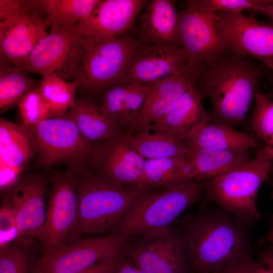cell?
Returning a JSON list of instances; mask_svg holds the SVG:
<instances>
[{"label":"cell","mask_w":273,"mask_h":273,"mask_svg":"<svg viewBox=\"0 0 273 273\" xmlns=\"http://www.w3.org/2000/svg\"><path fill=\"white\" fill-rule=\"evenodd\" d=\"M179 222L188 262L199 273H216L251 257L247 223L221 209L204 210Z\"/></svg>","instance_id":"cell-1"},{"label":"cell","mask_w":273,"mask_h":273,"mask_svg":"<svg viewBox=\"0 0 273 273\" xmlns=\"http://www.w3.org/2000/svg\"><path fill=\"white\" fill-rule=\"evenodd\" d=\"M263 71L253 59L230 52L201 66L195 85L211 102L210 123L233 128L242 123L258 93Z\"/></svg>","instance_id":"cell-2"},{"label":"cell","mask_w":273,"mask_h":273,"mask_svg":"<svg viewBox=\"0 0 273 273\" xmlns=\"http://www.w3.org/2000/svg\"><path fill=\"white\" fill-rule=\"evenodd\" d=\"M140 44L138 38L127 33L102 41L82 34L60 76L78 81L77 90L83 92H104L123 83Z\"/></svg>","instance_id":"cell-3"},{"label":"cell","mask_w":273,"mask_h":273,"mask_svg":"<svg viewBox=\"0 0 273 273\" xmlns=\"http://www.w3.org/2000/svg\"><path fill=\"white\" fill-rule=\"evenodd\" d=\"M76 187L82 234L113 230L136 202L151 190L111 183L87 168L79 171Z\"/></svg>","instance_id":"cell-4"},{"label":"cell","mask_w":273,"mask_h":273,"mask_svg":"<svg viewBox=\"0 0 273 273\" xmlns=\"http://www.w3.org/2000/svg\"><path fill=\"white\" fill-rule=\"evenodd\" d=\"M205 191L201 181L179 183L159 192L151 190L143 196L113 230L127 241L167 230Z\"/></svg>","instance_id":"cell-5"},{"label":"cell","mask_w":273,"mask_h":273,"mask_svg":"<svg viewBox=\"0 0 273 273\" xmlns=\"http://www.w3.org/2000/svg\"><path fill=\"white\" fill-rule=\"evenodd\" d=\"M272 171L273 163L256 155L246 165L201 182L208 200L248 224L261 218L256 205L257 194Z\"/></svg>","instance_id":"cell-6"},{"label":"cell","mask_w":273,"mask_h":273,"mask_svg":"<svg viewBox=\"0 0 273 273\" xmlns=\"http://www.w3.org/2000/svg\"><path fill=\"white\" fill-rule=\"evenodd\" d=\"M27 128L38 167L66 164L80 169L87 168L95 145L82 136L68 112Z\"/></svg>","instance_id":"cell-7"},{"label":"cell","mask_w":273,"mask_h":273,"mask_svg":"<svg viewBox=\"0 0 273 273\" xmlns=\"http://www.w3.org/2000/svg\"><path fill=\"white\" fill-rule=\"evenodd\" d=\"M81 170L68 167L52 178L51 192L43 226L38 238L42 253L56 251L79 238L80 229L76 179Z\"/></svg>","instance_id":"cell-8"},{"label":"cell","mask_w":273,"mask_h":273,"mask_svg":"<svg viewBox=\"0 0 273 273\" xmlns=\"http://www.w3.org/2000/svg\"><path fill=\"white\" fill-rule=\"evenodd\" d=\"M37 0H21L15 12L0 21V65L21 67L48 33Z\"/></svg>","instance_id":"cell-9"},{"label":"cell","mask_w":273,"mask_h":273,"mask_svg":"<svg viewBox=\"0 0 273 273\" xmlns=\"http://www.w3.org/2000/svg\"><path fill=\"white\" fill-rule=\"evenodd\" d=\"M128 241L114 232L106 236L78 238L62 248L41 255L31 273H72L85 270L121 251Z\"/></svg>","instance_id":"cell-10"},{"label":"cell","mask_w":273,"mask_h":273,"mask_svg":"<svg viewBox=\"0 0 273 273\" xmlns=\"http://www.w3.org/2000/svg\"><path fill=\"white\" fill-rule=\"evenodd\" d=\"M215 13L218 31L228 52L257 60L273 71V24L242 13Z\"/></svg>","instance_id":"cell-11"},{"label":"cell","mask_w":273,"mask_h":273,"mask_svg":"<svg viewBox=\"0 0 273 273\" xmlns=\"http://www.w3.org/2000/svg\"><path fill=\"white\" fill-rule=\"evenodd\" d=\"M218 16L196 9L186 1L179 13L180 44L188 64L198 68L213 63L228 52L217 28Z\"/></svg>","instance_id":"cell-12"},{"label":"cell","mask_w":273,"mask_h":273,"mask_svg":"<svg viewBox=\"0 0 273 273\" xmlns=\"http://www.w3.org/2000/svg\"><path fill=\"white\" fill-rule=\"evenodd\" d=\"M145 161L131 146L128 135L119 130L95 145L88 164L96 174L111 183L147 188L143 181Z\"/></svg>","instance_id":"cell-13"},{"label":"cell","mask_w":273,"mask_h":273,"mask_svg":"<svg viewBox=\"0 0 273 273\" xmlns=\"http://www.w3.org/2000/svg\"><path fill=\"white\" fill-rule=\"evenodd\" d=\"M140 238L126 248L125 255L147 273H187L188 260L179 230L170 227Z\"/></svg>","instance_id":"cell-14"},{"label":"cell","mask_w":273,"mask_h":273,"mask_svg":"<svg viewBox=\"0 0 273 273\" xmlns=\"http://www.w3.org/2000/svg\"><path fill=\"white\" fill-rule=\"evenodd\" d=\"M47 181L42 174L26 176L14 185L10 194L19 230L16 244L26 248L29 249L32 238L39 237L43 226Z\"/></svg>","instance_id":"cell-15"},{"label":"cell","mask_w":273,"mask_h":273,"mask_svg":"<svg viewBox=\"0 0 273 273\" xmlns=\"http://www.w3.org/2000/svg\"><path fill=\"white\" fill-rule=\"evenodd\" d=\"M147 2L144 0H99L92 12L79 21L80 33L102 41L127 34Z\"/></svg>","instance_id":"cell-16"},{"label":"cell","mask_w":273,"mask_h":273,"mask_svg":"<svg viewBox=\"0 0 273 273\" xmlns=\"http://www.w3.org/2000/svg\"><path fill=\"white\" fill-rule=\"evenodd\" d=\"M188 63L180 47L140 44L123 83L157 82L182 72L188 66Z\"/></svg>","instance_id":"cell-17"},{"label":"cell","mask_w":273,"mask_h":273,"mask_svg":"<svg viewBox=\"0 0 273 273\" xmlns=\"http://www.w3.org/2000/svg\"><path fill=\"white\" fill-rule=\"evenodd\" d=\"M81 37L76 24L51 29L19 68L26 73L42 76L51 73L59 75L72 56Z\"/></svg>","instance_id":"cell-18"},{"label":"cell","mask_w":273,"mask_h":273,"mask_svg":"<svg viewBox=\"0 0 273 273\" xmlns=\"http://www.w3.org/2000/svg\"><path fill=\"white\" fill-rule=\"evenodd\" d=\"M199 68L188 64L182 72L156 82L141 112L126 133L130 135L161 120L181 96L196 84Z\"/></svg>","instance_id":"cell-19"},{"label":"cell","mask_w":273,"mask_h":273,"mask_svg":"<svg viewBox=\"0 0 273 273\" xmlns=\"http://www.w3.org/2000/svg\"><path fill=\"white\" fill-rule=\"evenodd\" d=\"M195 85L181 96L161 120L148 127L185 143L192 131L201 125L210 123V112L203 106L204 97Z\"/></svg>","instance_id":"cell-20"},{"label":"cell","mask_w":273,"mask_h":273,"mask_svg":"<svg viewBox=\"0 0 273 273\" xmlns=\"http://www.w3.org/2000/svg\"><path fill=\"white\" fill-rule=\"evenodd\" d=\"M155 83L114 85L104 91L100 105L118 128L126 133L141 112Z\"/></svg>","instance_id":"cell-21"},{"label":"cell","mask_w":273,"mask_h":273,"mask_svg":"<svg viewBox=\"0 0 273 273\" xmlns=\"http://www.w3.org/2000/svg\"><path fill=\"white\" fill-rule=\"evenodd\" d=\"M140 19L138 39L140 44L180 47L179 14L176 10L174 1L151 0Z\"/></svg>","instance_id":"cell-22"},{"label":"cell","mask_w":273,"mask_h":273,"mask_svg":"<svg viewBox=\"0 0 273 273\" xmlns=\"http://www.w3.org/2000/svg\"><path fill=\"white\" fill-rule=\"evenodd\" d=\"M188 148L187 159L194 168L195 180L199 181L236 169L253 159L249 150L226 151Z\"/></svg>","instance_id":"cell-23"},{"label":"cell","mask_w":273,"mask_h":273,"mask_svg":"<svg viewBox=\"0 0 273 273\" xmlns=\"http://www.w3.org/2000/svg\"><path fill=\"white\" fill-rule=\"evenodd\" d=\"M68 113L82 136L94 145L105 142L120 130L101 105L89 97L76 100Z\"/></svg>","instance_id":"cell-24"},{"label":"cell","mask_w":273,"mask_h":273,"mask_svg":"<svg viewBox=\"0 0 273 273\" xmlns=\"http://www.w3.org/2000/svg\"><path fill=\"white\" fill-rule=\"evenodd\" d=\"M185 143L188 147L226 151L249 150L258 145L253 136L216 123L199 126L187 136Z\"/></svg>","instance_id":"cell-25"},{"label":"cell","mask_w":273,"mask_h":273,"mask_svg":"<svg viewBox=\"0 0 273 273\" xmlns=\"http://www.w3.org/2000/svg\"><path fill=\"white\" fill-rule=\"evenodd\" d=\"M191 180H195V172L193 164L187 158L164 157L145 161L143 181L147 188L166 189Z\"/></svg>","instance_id":"cell-26"},{"label":"cell","mask_w":273,"mask_h":273,"mask_svg":"<svg viewBox=\"0 0 273 273\" xmlns=\"http://www.w3.org/2000/svg\"><path fill=\"white\" fill-rule=\"evenodd\" d=\"M35 155L28 128L22 124L1 118L0 160L12 167L23 169Z\"/></svg>","instance_id":"cell-27"},{"label":"cell","mask_w":273,"mask_h":273,"mask_svg":"<svg viewBox=\"0 0 273 273\" xmlns=\"http://www.w3.org/2000/svg\"><path fill=\"white\" fill-rule=\"evenodd\" d=\"M128 136L131 146L145 158L187 159L189 148L185 143L166 133L148 127Z\"/></svg>","instance_id":"cell-28"},{"label":"cell","mask_w":273,"mask_h":273,"mask_svg":"<svg viewBox=\"0 0 273 273\" xmlns=\"http://www.w3.org/2000/svg\"><path fill=\"white\" fill-rule=\"evenodd\" d=\"M51 29L70 26L89 15L99 0H37Z\"/></svg>","instance_id":"cell-29"},{"label":"cell","mask_w":273,"mask_h":273,"mask_svg":"<svg viewBox=\"0 0 273 273\" xmlns=\"http://www.w3.org/2000/svg\"><path fill=\"white\" fill-rule=\"evenodd\" d=\"M78 81H67L56 73L42 76L37 89L48 103L51 117L62 116L74 107Z\"/></svg>","instance_id":"cell-30"},{"label":"cell","mask_w":273,"mask_h":273,"mask_svg":"<svg viewBox=\"0 0 273 273\" xmlns=\"http://www.w3.org/2000/svg\"><path fill=\"white\" fill-rule=\"evenodd\" d=\"M40 82L18 67L0 65L1 112L10 109L26 94L37 88Z\"/></svg>","instance_id":"cell-31"},{"label":"cell","mask_w":273,"mask_h":273,"mask_svg":"<svg viewBox=\"0 0 273 273\" xmlns=\"http://www.w3.org/2000/svg\"><path fill=\"white\" fill-rule=\"evenodd\" d=\"M250 124L252 130L266 145L273 147V100L261 92L255 97Z\"/></svg>","instance_id":"cell-32"},{"label":"cell","mask_w":273,"mask_h":273,"mask_svg":"<svg viewBox=\"0 0 273 273\" xmlns=\"http://www.w3.org/2000/svg\"><path fill=\"white\" fill-rule=\"evenodd\" d=\"M17 105L22 125L26 127L36 126L51 117L49 105L37 87L26 94Z\"/></svg>","instance_id":"cell-33"},{"label":"cell","mask_w":273,"mask_h":273,"mask_svg":"<svg viewBox=\"0 0 273 273\" xmlns=\"http://www.w3.org/2000/svg\"><path fill=\"white\" fill-rule=\"evenodd\" d=\"M0 250V273H31L35 260L28 249L16 244Z\"/></svg>","instance_id":"cell-34"},{"label":"cell","mask_w":273,"mask_h":273,"mask_svg":"<svg viewBox=\"0 0 273 273\" xmlns=\"http://www.w3.org/2000/svg\"><path fill=\"white\" fill-rule=\"evenodd\" d=\"M197 10L209 13L222 11L242 13L244 10L256 11L269 4L273 0H190L187 1Z\"/></svg>","instance_id":"cell-35"},{"label":"cell","mask_w":273,"mask_h":273,"mask_svg":"<svg viewBox=\"0 0 273 273\" xmlns=\"http://www.w3.org/2000/svg\"><path fill=\"white\" fill-rule=\"evenodd\" d=\"M1 248L17 240L19 230L14 211L10 206H4L0 210Z\"/></svg>","instance_id":"cell-36"},{"label":"cell","mask_w":273,"mask_h":273,"mask_svg":"<svg viewBox=\"0 0 273 273\" xmlns=\"http://www.w3.org/2000/svg\"><path fill=\"white\" fill-rule=\"evenodd\" d=\"M125 249L81 271L72 273H109L114 271L125 255Z\"/></svg>","instance_id":"cell-37"},{"label":"cell","mask_w":273,"mask_h":273,"mask_svg":"<svg viewBox=\"0 0 273 273\" xmlns=\"http://www.w3.org/2000/svg\"><path fill=\"white\" fill-rule=\"evenodd\" d=\"M0 167L1 188L13 184L15 185L16 181L23 169L12 167L1 160Z\"/></svg>","instance_id":"cell-38"},{"label":"cell","mask_w":273,"mask_h":273,"mask_svg":"<svg viewBox=\"0 0 273 273\" xmlns=\"http://www.w3.org/2000/svg\"><path fill=\"white\" fill-rule=\"evenodd\" d=\"M253 261L251 257L237 261L216 273H248Z\"/></svg>","instance_id":"cell-39"},{"label":"cell","mask_w":273,"mask_h":273,"mask_svg":"<svg viewBox=\"0 0 273 273\" xmlns=\"http://www.w3.org/2000/svg\"><path fill=\"white\" fill-rule=\"evenodd\" d=\"M114 273H147L137 265L129 260L122 259L118 265Z\"/></svg>","instance_id":"cell-40"},{"label":"cell","mask_w":273,"mask_h":273,"mask_svg":"<svg viewBox=\"0 0 273 273\" xmlns=\"http://www.w3.org/2000/svg\"><path fill=\"white\" fill-rule=\"evenodd\" d=\"M261 263L273 270V248L268 247L259 253Z\"/></svg>","instance_id":"cell-41"},{"label":"cell","mask_w":273,"mask_h":273,"mask_svg":"<svg viewBox=\"0 0 273 273\" xmlns=\"http://www.w3.org/2000/svg\"><path fill=\"white\" fill-rule=\"evenodd\" d=\"M273 163V147L265 145L259 149L256 154Z\"/></svg>","instance_id":"cell-42"},{"label":"cell","mask_w":273,"mask_h":273,"mask_svg":"<svg viewBox=\"0 0 273 273\" xmlns=\"http://www.w3.org/2000/svg\"><path fill=\"white\" fill-rule=\"evenodd\" d=\"M248 273H273V270L268 267H265L262 263L260 265L253 261Z\"/></svg>","instance_id":"cell-43"},{"label":"cell","mask_w":273,"mask_h":273,"mask_svg":"<svg viewBox=\"0 0 273 273\" xmlns=\"http://www.w3.org/2000/svg\"><path fill=\"white\" fill-rule=\"evenodd\" d=\"M255 11L268 17L271 20V22L273 24V1L268 5L259 8Z\"/></svg>","instance_id":"cell-44"},{"label":"cell","mask_w":273,"mask_h":273,"mask_svg":"<svg viewBox=\"0 0 273 273\" xmlns=\"http://www.w3.org/2000/svg\"><path fill=\"white\" fill-rule=\"evenodd\" d=\"M261 245L267 244L269 247L273 248V215L271 218V228L268 234L259 242Z\"/></svg>","instance_id":"cell-45"},{"label":"cell","mask_w":273,"mask_h":273,"mask_svg":"<svg viewBox=\"0 0 273 273\" xmlns=\"http://www.w3.org/2000/svg\"><path fill=\"white\" fill-rule=\"evenodd\" d=\"M265 95L270 99L273 100V90Z\"/></svg>","instance_id":"cell-46"},{"label":"cell","mask_w":273,"mask_h":273,"mask_svg":"<svg viewBox=\"0 0 273 273\" xmlns=\"http://www.w3.org/2000/svg\"><path fill=\"white\" fill-rule=\"evenodd\" d=\"M114 271H113V272H109V273H114Z\"/></svg>","instance_id":"cell-47"}]
</instances>
